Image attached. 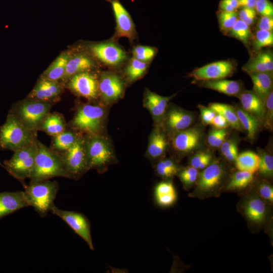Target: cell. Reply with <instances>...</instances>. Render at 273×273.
<instances>
[{"label": "cell", "mask_w": 273, "mask_h": 273, "mask_svg": "<svg viewBox=\"0 0 273 273\" xmlns=\"http://www.w3.org/2000/svg\"><path fill=\"white\" fill-rule=\"evenodd\" d=\"M148 68V63L141 61L133 57L129 60L124 69V75L129 82L142 77Z\"/></svg>", "instance_id": "cell-34"}, {"label": "cell", "mask_w": 273, "mask_h": 273, "mask_svg": "<svg viewBox=\"0 0 273 273\" xmlns=\"http://www.w3.org/2000/svg\"><path fill=\"white\" fill-rule=\"evenodd\" d=\"M105 114L101 106L82 104L77 108L68 126L81 133L98 134L103 127Z\"/></svg>", "instance_id": "cell-6"}, {"label": "cell", "mask_w": 273, "mask_h": 273, "mask_svg": "<svg viewBox=\"0 0 273 273\" xmlns=\"http://www.w3.org/2000/svg\"><path fill=\"white\" fill-rule=\"evenodd\" d=\"M99 96L109 103L120 99L124 92V84L120 76L112 71H105L98 77Z\"/></svg>", "instance_id": "cell-12"}, {"label": "cell", "mask_w": 273, "mask_h": 273, "mask_svg": "<svg viewBox=\"0 0 273 273\" xmlns=\"http://www.w3.org/2000/svg\"><path fill=\"white\" fill-rule=\"evenodd\" d=\"M66 126L62 114L56 112H50L41 121L37 130L43 131L48 135L53 136L64 131Z\"/></svg>", "instance_id": "cell-29"}, {"label": "cell", "mask_w": 273, "mask_h": 273, "mask_svg": "<svg viewBox=\"0 0 273 273\" xmlns=\"http://www.w3.org/2000/svg\"><path fill=\"white\" fill-rule=\"evenodd\" d=\"M228 131L225 129L211 130L207 136V143L212 148H220L226 139Z\"/></svg>", "instance_id": "cell-45"}, {"label": "cell", "mask_w": 273, "mask_h": 273, "mask_svg": "<svg viewBox=\"0 0 273 273\" xmlns=\"http://www.w3.org/2000/svg\"><path fill=\"white\" fill-rule=\"evenodd\" d=\"M185 188L192 186L198 179L199 173L198 170L192 166L180 169L176 174Z\"/></svg>", "instance_id": "cell-41"}, {"label": "cell", "mask_w": 273, "mask_h": 273, "mask_svg": "<svg viewBox=\"0 0 273 273\" xmlns=\"http://www.w3.org/2000/svg\"><path fill=\"white\" fill-rule=\"evenodd\" d=\"M269 73L272 74L273 71L272 54L269 51L260 52L259 53Z\"/></svg>", "instance_id": "cell-53"}, {"label": "cell", "mask_w": 273, "mask_h": 273, "mask_svg": "<svg viewBox=\"0 0 273 273\" xmlns=\"http://www.w3.org/2000/svg\"><path fill=\"white\" fill-rule=\"evenodd\" d=\"M87 48L94 58L110 67H119L127 60L125 51L112 40L93 43Z\"/></svg>", "instance_id": "cell-9"}, {"label": "cell", "mask_w": 273, "mask_h": 273, "mask_svg": "<svg viewBox=\"0 0 273 273\" xmlns=\"http://www.w3.org/2000/svg\"><path fill=\"white\" fill-rule=\"evenodd\" d=\"M52 105L26 97L13 104L9 113L29 129L37 131L39 124L50 112Z\"/></svg>", "instance_id": "cell-5"}, {"label": "cell", "mask_w": 273, "mask_h": 273, "mask_svg": "<svg viewBox=\"0 0 273 273\" xmlns=\"http://www.w3.org/2000/svg\"><path fill=\"white\" fill-rule=\"evenodd\" d=\"M179 169L173 160L167 158L160 159L155 167L156 174L166 180L172 178Z\"/></svg>", "instance_id": "cell-35"}, {"label": "cell", "mask_w": 273, "mask_h": 273, "mask_svg": "<svg viewBox=\"0 0 273 273\" xmlns=\"http://www.w3.org/2000/svg\"><path fill=\"white\" fill-rule=\"evenodd\" d=\"M227 34L238 39L246 46L251 35L249 26L240 19H238Z\"/></svg>", "instance_id": "cell-37"}, {"label": "cell", "mask_w": 273, "mask_h": 273, "mask_svg": "<svg viewBox=\"0 0 273 273\" xmlns=\"http://www.w3.org/2000/svg\"><path fill=\"white\" fill-rule=\"evenodd\" d=\"M257 13L255 9L242 8L238 13L239 19L250 26L252 25L256 18Z\"/></svg>", "instance_id": "cell-49"}, {"label": "cell", "mask_w": 273, "mask_h": 273, "mask_svg": "<svg viewBox=\"0 0 273 273\" xmlns=\"http://www.w3.org/2000/svg\"><path fill=\"white\" fill-rule=\"evenodd\" d=\"M82 135L81 132L66 127L62 132L53 136L51 148L60 154L63 153Z\"/></svg>", "instance_id": "cell-26"}, {"label": "cell", "mask_w": 273, "mask_h": 273, "mask_svg": "<svg viewBox=\"0 0 273 273\" xmlns=\"http://www.w3.org/2000/svg\"><path fill=\"white\" fill-rule=\"evenodd\" d=\"M154 196L157 204L163 207L172 205L176 199V193L174 186L168 180L161 181L156 185Z\"/></svg>", "instance_id": "cell-30"}, {"label": "cell", "mask_w": 273, "mask_h": 273, "mask_svg": "<svg viewBox=\"0 0 273 273\" xmlns=\"http://www.w3.org/2000/svg\"><path fill=\"white\" fill-rule=\"evenodd\" d=\"M110 3L116 21L114 37L127 38L133 41L136 38L137 33L134 24L128 11L119 0H106Z\"/></svg>", "instance_id": "cell-15"}, {"label": "cell", "mask_w": 273, "mask_h": 273, "mask_svg": "<svg viewBox=\"0 0 273 273\" xmlns=\"http://www.w3.org/2000/svg\"><path fill=\"white\" fill-rule=\"evenodd\" d=\"M244 212L250 220L255 223H260L265 218L266 206L260 198L253 197L247 201Z\"/></svg>", "instance_id": "cell-33"}, {"label": "cell", "mask_w": 273, "mask_h": 273, "mask_svg": "<svg viewBox=\"0 0 273 273\" xmlns=\"http://www.w3.org/2000/svg\"><path fill=\"white\" fill-rule=\"evenodd\" d=\"M211 125L214 128L218 129H225L230 126L227 120L222 115L217 113L216 114Z\"/></svg>", "instance_id": "cell-54"}, {"label": "cell", "mask_w": 273, "mask_h": 273, "mask_svg": "<svg viewBox=\"0 0 273 273\" xmlns=\"http://www.w3.org/2000/svg\"><path fill=\"white\" fill-rule=\"evenodd\" d=\"M168 142L164 132L156 127L152 132L147 151V156L152 160L160 159L165 153Z\"/></svg>", "instance_id": "cell-23"}, {"label": "cell", "mask_w": 273, "mask_h": 273, "mask_svg": "<svg viewBox=\"0 0 273 273\" xmlns=\"http://www.w3.org/2000/svg\"><path fill=\"white\" fill-rule=\"evenodd\" d=\"M98 67L95 58L86 52L71 54L66 65L65 72L61 82L64 85L72 76L78 73L92 71Z\"/></svg>", "instance_id": "cell-19"}, {"label": "cell", "mask_w": 273, "mask_h": 273, "mask_svg": "<svg viewBox=\"0 0 273 273\" xmlns=\"http://www.w3.org/2000/svg\"><path fill=\"white\" fill-rule=\"evenodd\" d=\"M29 206L24 191L0 193V220L15 212Z\"/></svg>", "instance_id": "cell-20"}, {"label": "cell", "mask_w": 273, "mask_h": 273, "mask_svg": "<svg viewBox=\"0 0 273 273\" xmlns=\"http://www.w3.org/2000/svg\"><path fill=\"white\" fill-rule=\"evenodd\" d=\"M156 48L147 46L138 45L132 49V57L141 61L149 63L157 53Z\"/></svg>", "instance_id": "cell-40"}, {"label": "cell", "mask_w": 273, "mask_h": 273, "mask_svg": "<svg viewBox=\"0 0 273 273\" xmlns=\"http://www.w3.org/2000/svg\"><path fill=\"white\" fill-rule=\"evenodd\" d=\"M254 9L260 16H273V5L269 0H256Z\"/></svg>", "instance_id": "cell-48"}, {"label": "cell", "mask_w": 273, "mask_h": 273, "mask_svg": "<svg viewBox=\"0 0 273 273\" xmlns=\"http://www.w3.org/2000/svg\"><path fill=\"white\" fill-rule=\"evenodd\" d=\"M263 126L272 130L273 128V92H270L265 102L264 118Z\"/></svg>", "instance_id": "cell-47"}, {"label": "cell", "mask_w": 273, "mask_h": 273, "mask_svg": "<svg viewBox=\"0 0 273 273\" xmlns=\"http://www.w3.org/2000/svg\"><path fill=\"white\" fill-rule=\"evenodd\" d=\"M194 116L188 111L177 107L167 108L162 123L165 130L172 134L191 127Z\"/></svg>", "instance_id": "cell-18"}, {"label": "cell", "mask_w": 273, "mask_h": 273, "mask_svg": "<svg viewBox=\"0 0 273 273\" xmlns=\"http://www.w3.org/2000/svg\"><path fill=\"white\" fill-rule=\"evenodd\" d=\"M256 29L257 30L272 31V17L261 16L257 21Z\"/></svg>", "instance_id": "cell-52"}, {"label": "cell", "mask_w": 273, "mask_h": 273, "mask_svg": "<svg viewBox=\"0 0 273 273\" xmlns=\"http://www.w3.org/2000/svg\"><path fill=\"white\" fill-rule=\"evenodd\" d=\"M172 134V147L181 154H187L198 149L203 138L202 129L198 126L190 127Z\"/></svg>", "instance_id": "cell-13"}, {"label": "cell", "mask_w": 273, "mask_h": 273, "mask_svg": "<svg viewBox=\"0 0 273 273\" xmlns=\"http://www.w3.org/2000/svg\"><path fill=\"white\" fill-rule=\"evenodd\" d=\"M242 69L248 74L251 73H269L258 54L250 59L242 67Z\"/></svg>", "instance_id": "cell-46"}, {"label": "cell", "mask_w": 273, "mask_h": 273, "mask_svg": "<svg viewBox=\"0 0 273 273\" xmlns=\"http://www.w3.org/2000/svg\"><path fill=\"white\" fill-rule=\"evenodd\" d=\"M234 107L244 131L246 132L247 138L252 143L255 140L263 126L262 124L257 118L245 111L241 107L237 106Z\"/></svg>", "instance_id": "cell-24"}, {"label": "cell", "mask_w": 273, "mask_h": 273, "mask_svg": "<svg viewBox=\"0 0 273 273\" xmlns=\"http://www.w3.org/2000/svg\"><path fill=\"white\" fill-rule=\"evenodd\" d=\"M217 16L220 29L226 34L228 33L236 22L239 19L238 13L236 11L224 12L219 10L217 13Z\"/></svg>", "instance_id": "cell-38"}, {"label": "cell", "mask_w": 273, "mask_h": 273, "mask_svg": "<svg viewBox=\"0 0 273 273\" xmlns=\"http://www.w3.org/2000/svg\"><path fill=\"white\" fill-rule=\"evenodd\" d=\"M259 162V155L251 151H245L238 155L235 161L236 166L239 170L253 174L258 171Z\"/></svg>", "instance_id": "cell-32"}, {"label": "cell", "mask_w": 273, "mask_h": 273, "mask_svg": "<svg viewBox=\"0 0 273 273\" xmlns=\"http://www.w3.org/2000/svg\"><path fill=\"white\" fill-rule=\"evenodd\" d=\"M200 110L201 121L204 125H209L216 115V113L209 107H206L201 105H198Z\"/></svg>", "instance_id": "cell-50"}, {"label": "cell", "mask_w": 273, "mask_h": 273, "mask_svg": "<svg viewBox=\"0 0 273 273\" xmlns=\"http://www.w3.org/2000/svg\"><path fill=\"white\" fill-rule=\"evenodd\" d=\"M225 174L223 165L218 161L213 162L199 174L196 190L202 194L214 192L222 182Z\"/></svg>", "instance_id": "cell-14"}, {"label": "cell", "mask_w": 273, "mask_h": 273, "mask_svg": "<svg viewBox=\"0 0 273 273\" xmlns=\"http://www.w3.org/2000/svg\"><path fill=\"white\" fill-rule=\"evenodd\" d=\"M63 220L87 244L91 250H94L92 241L90 224L88 219L80 212L59 209L55 205L51 211Z\"/></svg>", "instance_id": "cell-10"}, {"label": "cell", "mask_w": 273, "mask_h": 273, "mask_svg": "<svg viewBox=\"0 0 273 273\" xmlns=\"http://www.w3.org/2000/svg\"><path fill=\"white\" fill-rule=\"evenodd\" d=\"M64 87V84L60 81L39 77L27 98L53 104L60 100Z\"/></svg>", "instance_id": "cell-16"}, {"label": "cell", "mask_w": 273, "mask_h": 273, "mask_svg": "<svg viewBox=\"0 0 273 273\" xmlns=\"http://www.w3.org/2000/svg\"><path fill=\"white\" fill-rule=\"evenodd\" d=\"M228 3L236 10L239 8L238 0H226Z\"/></svg>", "instance_id": "cell-56"}, {"label": "cell", "mask_w": 273, "mask_h": 273, "mask_svg": "<svg viewBox=\"0 0 273 273\" xmlns=\"http://www.w3.org/2000/svg\"><path fill=\"white\" fill-rule=\"evenodd\" d=\"M36 132L9 112L6 121L0 126V149L15 152L25 148L37 140Z\"/></svg>", "instance_id": "cell-3"}, {"label": "cell", "mask_w": 273, "mask_h": 273, "mask_svg": "<svg viewBox=\"0 0 273 273\" xmlns=\"http://www.w3.org/2000/svg\"><path fill=\"white\" fill-rule=\"evenodd\" d=\"M29 206L32 207L41 217H46L55 205L59 190L58 183L50 179L22 184Z\"/></svg>", "instance_id": "cell-4"}, {"label": "cell", "mask_w": 273, "mask_h": 273, "mask_svg": "<svg viewBox=\"0 0 273 273\" xmlns=\"http://www.w3.org/2000/svg\"><path fill=\"white\" fill-rule=\"evenodd\" d=\"M208 107L216 113L222 115L233 128L238 131H244L234 106L223 103H211Z\"/></svg>", "instance_id": "cell-31"}, {"label": "cell", "mask_w": 273, "mask_h": 273, "mask_svg": "<svg viewBox=\"0 0 273 273\" xmlns=\"http://www.w3.org/2000/svg\"><path fill=\"white\" fill-rule=\"evenodd\" d=\"M253 179V173L244 171H237L232 176L227 185L230 190H240L248 186Z\"/></svg>", "instance_id": "cell-36"}, {"label": "cell", "mask_w": 273, "mask_h": 273, "mask_svg": "<svg viewBox=\"0 0 273 273\" xmlns=\"http://www.w3.org/2000/svg\"><path fill=\"white\" fill-rule=\"evenodd\" d=\"M260 162L258 170L266 177H272L273 175V156L267 151L258 149Z\"/></svg>", "instance_id": "cell-39"}, {"label": "cell", "mask_w": 273, "mask_h": 273, "mask_svg": "<svg viewBox=\"0 0 273 273\" xmlns=\"http://www.w3.org/2000/svg\"><path fill=\"white\" fill-rule=\"evenodd\" d=\"M84 146L88 171L95 169L101 173L116 163V158L109 140L98 134H86Z\"/></svg>", "instance_id": "cell-2"}, {"label": "cell", "mask_w": 273, "mask_h": 273, "mask_svg": "<svg viewBox=\"0 0 273 273\" xmlns=\"http://www.w3.org/2000/svg\"><path fill=\"white\" fill-rule=\"evenodd\" d=\"M37 140L35 142L20 150L14 152L12 157L3 162V167L22 184L29 178L32 171L37 151Z\"/></svg>", "instance_id": "cell-7"}, {"label": "cell", "mask_w": 273, "mask_h": 273, "mask_svg": "<svg viewBox=\"0 0 273 273\" xmlns=\"http://www.w3.org/2000/svg\"><path fill=\"white\" fill-rule=\"evenodd\" d=\"M200 86L217 91L231 96H237L242 91V85L239 81L223 79L201 81Z\"/></svg>", "instance_id": "cell-25"}, {"label": "cell", "mask_w": 273, "mask_h": 273, "mask_svg": "<svg viewBox=\"0 0 273 273\" xmlns=\"http://www.w3.org/2000/svg\"><path fill=\"white\" fill-rule=\"evenodd\" d=\"M60 154L69 178L77 180L88 171L83 135L68 150Z\"/></svg>", "instance_id": "cell-8"}, {"label": "cell", "mask_w": 273, "mask_h": 273, "mask_svg": "<svg viewBox=\"0 0 273 273\" xmlns=\"http://www.w3.org/2000/svg\"><path fill=\"white\" fill-rule=\"evenodd\" d=\"M212 158V156L210 152L204 151H199L191 157V166L197 170L203 169L210 164Z\"/></svg>", "instance_id": "cell-43"}, {"label": "cell", "mask_w": 273, "mask_h": 273, "mask_svg": "<svg viewBox=\"0 0 273 273\" xmlns=\"http://www.w3.org/2000/svg\"><path fill=\"white\" fill-rule=\"evenodd\" d=\"M257 191L260 197L270 202L273 201V188L268 183L262 182L258 186Z\"/></svg>", "instance_id": "cell-51"}, {"label": "cell", "mask_w": 273, "mask_h": 273, "mask_svg": "<svg viewBox=\"0 0 273 273\" xmlns=\"http://www.w3.org/2000/svg\"><path fill=\"white\" fill-rule=\"evenodd\" d=\"M248 74L253 82V90L265 105L266 99L272 90V74L267 73H251Z\"/></svg>", "instance_id": "cell-28"}, {"label": "cell", "mask_w": 273, "mask_h": 273, "mask_svg": "<svg viewBox=\"0 0 273 273\" xmlns=\"http://www.w3.org/2000/svg\"><path fill=\"white\" fill-rule=\"evenodd\" d=\"M75 95L89 100L99 97L98 76L93 71L84 72L71 77L65 84Z\"/></svg>", "instance_id": "cell-11"}, {"label": "cell", "mask_w": 273, "mask_h": 273, "mask_svg": "<svg viewBox=\"0 0 273 273\" xmlns=\"http://www.w3.org/2000/svg\"><path fill=\"white\" fill-rule=\"evenodd\" d=\"M72 54L69 51L61 53L42 73L40 77L53 81H61L67 62Z\"/></svg>", "instance_id": "cell-27"}, {"label": "cell", "mask_w": 273, "mask_h": 273, "mask_svg": "<svg viewBox=\"0 0 273 273\" xmlns=\"http://www.w3.org/2000/svg\"><path fill=\"white\" fill-rule=\"evenodd\" d=\"M237 97L240 99L242 109L257 118L263 125L265 105L254 91L242 90Z\"/></svg>", "instance_id": "cell-22"}, {"label": "cell", "mask_w": 273, "mask_h": 273, "mask_svg": "<svg viewBox=\"0 0 273 273\" xmlns=\"http://www.w3.org/2000/svg\"><path fill=\"white\" fill-rule=\"evenodd\" d=\"M239 8L254 9L256 0H238Z\"/></svg>", "instance_id": "cell-55"}, {"label": "cell", "mask_w": 273, "mask_h": 273, "mask_svg": "<svg viewBox=\"0 0 273 273\" xmlns=\"http://www.w3.org/2000/svg\"><path fill=\"white\" fill-rule=\"evenodd\" d=\"M34 167L30 183L50 179L55 177L69 178L61 155L37 140Z\"/></svg>", "instance_id": "cell-1"}, {"label": "cell", "mask_w": 273, "mask_h": 273, "mask_svg": "<svg viewBox=\"0 0 273 273\" xmlns=\"http://www.w3.org/2000/svg\"><path fill=\"white\" fill-rule=\"evenodd\" d=\"M253 48L256 51L273 44L272 31L257 30L253 42Z\"/></svg>", "instance_id": "cell-42"}, {"label": "cell", "mask_w": 273, "mask_h": 273, "mask_svg": "<svg viewBox=\"0 0 273 273\" xmlns=\"http://www.w3.org/2000/svg\"><path fill=\"white\" fill-rule=\"evenodd\" d=\"M235 70V66L232 62L220 61L196 69L189 76L198 81L216 80L231 76Z\"/></svg>", "instance_id": "cell-17"}, {"label": "cell", "mask_w": 273, "mask_h": 273, "mask_svg": "<svg viewBox=\"0 0 273 273\" xmlns=\"http://www.w3.org/2000/svg\"><path fill=\"white\" fill-rule=\"evenodd\" d=\"M222 155L230 162H235L238 154V145L233 139H226L220 147Z\"/></svg>", "instance_id": "cell-44"}, {"label": "cell", "mask_w": 273, "mask_h": 273, "mask_svg": "<svg viewBox=\"0 0 273 273\" xmlns=\"http://www.w3.org/2000/svg\"><path fill=\"white\" fill-rule=\"evenodd\" d=\"M173 96L163 97L146 88L144 98V105L151 113L154 120L162 121L169 100Z\"/></svg>", "instance_id": "cell-21"}]
</instances>
